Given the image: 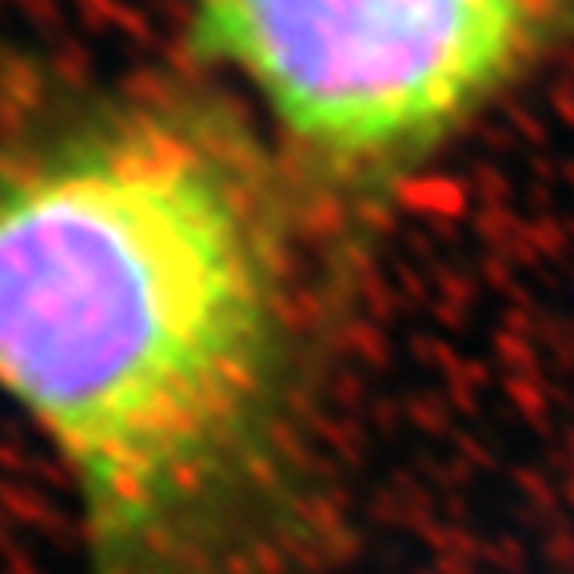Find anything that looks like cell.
<instances>
[{
    "label": "cell",
    "mask_w": 574,
    "mask_h": 574,
    "mask_svg": "<svg viewBox=\"0 0 574 574\" xmlns=\"http://www.w3.org/2000/svg\"><path fill=\"white\" fill-rule=\"evenodd\" d=\"M0 395L69 475L84 574H316L292 247L216 108L76 96L0 141Z\"/></svg>",
    "instance_id": "obj_1"
},
{
    "label": "cell",
    "mask_w": 574,
    "mask_h": 574,
    "mask_svg": "<svg viewBox=\"0 0 574 574\" xmlns=\"http://www.w3.org/2000/svg\"><path fill=\"white\" fill-rule=\"evenodd\" d=\"M547 0H192L232 72L331 192H376L518 69Z\"/></svg>",
    "instance_id": "obj_2"
}]
</instances>
